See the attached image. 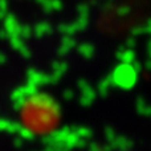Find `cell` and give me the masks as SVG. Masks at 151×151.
I'll return each instance as SVG.
<instances>
[]
</instances>
